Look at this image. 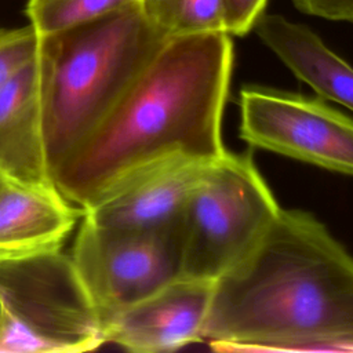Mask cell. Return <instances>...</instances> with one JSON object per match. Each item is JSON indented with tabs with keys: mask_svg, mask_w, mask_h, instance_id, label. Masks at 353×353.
I'll list each match as a JSON object with an SVG mask.
<instances>
[{
	"mask_svg": "<svg viewBox=\"0 0 353 353\" xmlns=\"http://www.w3.org/2000/svg\"><path fill=\"white\" fill-rule=\"evenodd\" d=\"M83 215L58 188L0 183V245L59 251Z\"/></svg>",
	"mask_w": 353,
	"mask_h": 353,
	"instance_id": "obj_12",
	"label": "cell"
},
{
	"mask_svg": "<svg viewBox=\"0 0 353 353\" xmlns=\"http://www.w3.org/2000/svg\"><path fill=\"white\" fill-rule=\"evenodd\" d=\"M345 352H353V336L346 341V343H345Z\"/></svg>",
	"mask_w": 353,
	"mask_h": 353,
	"instance_id": "obj_19",
	"label": "cell"
},
{
	"mask_svg": "<svg viewBox=\"0 0 353 353\" xmlns=\"http://www.w3.org/2000/svg\"><path fill=\"white\" fill-rule=\"evenodd\" d=\"M262 43L319 97L353 112V68L307 26L281 15H266L254 26Z\"/></svg>",
	"mask_w": 353,
	"mask_h": 353,
	"instance_id": "obj_11",
	"label": "cell"
},
{
	"mask_svg": "<svg viewBox=\"0 0 353 353\" xmlns=\"http://www.w3.org/2000/svg\"><path fill=\"white\" fill-rule=\"evenodd\" d=\"M40 40L30 23L17 29L0 28V90L39 54Z\"/></svg>",
	"mask_w": 353,
	"mask_h": 353,
	"instance_id": "obj_15",
	"label": "cell"
},
{
	"mask_svg": "<svg viewBox=\"0 0 353 353\" xmlns=\"http://www.w3.org/2000/svg\"><path fill=\"white\" fill-rule=\"evenodd\" d=\"M47 77L39 54L0 90V178L57 188L46 145Z\"/></svg>",
	"mask_w": 353,
	"mask_h": 353,
	"instance_id": "obj_9",
	"label": "cell"
},
{
	"mask_svg": "<svg viewBox=\"0 0 353 353\" xmlns=\"http://www.w3.org/2000/svg\"><path fill=\"white\" fill-rule=\"evenodd\" d=\"M138 1L139 0H28L26 15L37 33L46 36L94 21Z\"/></svg>",
	"mask_w": 353,
	"mask_h": 353,
	"instance_id": "obj_14",
	"label": "cell"
},
{
	"mask_svg": "<svg viewBox=\"0 0 353 353\" xmlns=\"http://www.w3.org/2000/svg\"><path fill=\"white\" fill-rule=\"evenodd\" d=\"M102 324L59 251L0 266V353L85 352Z\"/></svg>",
	"mask_w": 353,
	"mask_h": 353,
	"instance_id": "obj_5",
	"label": "cell"
},
{
	"mask_svg": "<svg viewBox=\"0 0 353 353\" xmlns=\"http://www.w3.org/2000/svg\"><path fill=\"white\" fill-rule=\"evenodd\" d=\"M54 252V251H52ZM48 254L47 251H40L34 248H21V247H6L0 245V266L8 261H15L21 258H29L34 255Z\"/></svg>",
	"mask_w": 353,
	"mask_h": 353,
	"instance_id": "obj_18",
	"label": "cell"
},
{
	"mask_svg": "<svg viewBox=\"0 0 353 353\" xmlns=\"http://www.w3.org/2000/svg\"><path fill=\"white\" fill-rule=\"evenodd\" d=\"M167 39L138 3L41 36L52 178L103 124Z\"/></svg>",
	"mask_w": 353,
	"mask_h": 353,
	"instance_id": "obj_3",
	"label": "cell"
},
{
	"mask_svg": "<svg viewBox=\"0 0 353 353\" xmlns=\"http://www.w3.org/2000/svg\"><path fill=\"white\" fill-rule=\"evenodd\" d=\"M226 30L230 36H244L254 30L268 0H222Z\"/></svg>",
	"mask_w": 353,
	"mask_h": 353,
	"instance_id": "obj_16",
	"label": "cell"
},
{
	"mask_svg": "<svg viewBox=\"0 0 353 353\" xmlns=\"http://www.w3.org/2000/svg\"><path fill=\"white\" fill-rule=\"evenodd\" d=\"M232 68L228 33L167 39L103 124L55 172L58 190L87 211L157 161L222 156Z\"/></svg>",
	"mask_w": 353,
	"mask_h": 353,
	"instance_id": "obj_2",
	"label": "cell"
},
{
	"mask_svg": "<svg viewBox=\"0 0 353 353\" xmlns=\"http://www.w3.org/2000/svg\"><path fill=\"white\" fill-rule=\"evenodd\" d=\"M211 280L179 277L120 310L103 324L105 343L134 353L171 352L204 342Z\"/></svg>",
	"mask_w": 353,
	"mask_h": 353,
	"instance_id": "obj_8",
	"label": "cell"
},
{
	"mask_svg": "<svg viewBox=\"0 0 353 353\" xmlns=\"http://www.w3.org/2000/svg\"><path fill=\"white\" fill-rule=\"evenodd\" d=\"M1 181H3V179H1V178H0V183H1Z\"/></svg>",
	"mask_w": 353,
	"mask_h": 353,
	"instance_id": "obj_20",
	"label": "cell"
},
{
	"mask_svg": "<svg viewBox=\"0 0 353 353\" xmlns=\"http://www.w3.org/2000/svg\"><path fill=\"white\" fill-rule=\"evenodd\" d=\"M352 336V255L313 215L283 208L215 280L203 330L218 352H345Z\"/></svg>",
	"mask_w": 353,
	"mask_h": 353,
	"instance_id": "obj_1",
	"label": "cell"
},
{
	"mask_svg": "<svg viewBox=\"0 0 353 353\" xmlns=\"http://www.w3.org/2000/svg\"><path fill=\"white\" fill-rule=\"evenodd\" d=\"M204 161L171 156L119 185L95 207L84 211L91 222L117 229H152L179 221L183 205L203 176Z\"/></svg>",
	"mask_w": 353,
	"mask_h": 353,
	"instance_id": "obj_10",
	"label": "cell"
},
{
	"mask_svg": "<svg viewBox=\"0 0 353 353\" xmlns=\"http://www.w3.org/2000/svg\"><path fill=\"white\" fill-rule=\"evenodd\" d=\"M295 7L309 15L353 23V0H292Z\"/></svg>",
	"mask_w": 353,
	"mask_h": 353,
	"instance_id": "obj_17",
	"label": "cell"
},
{
	"mask_svg": "<svg viewBox=\"0 0 353 353\" xmlns=\"http://www.w3.org/2000/svg\"><path fill=\"white\" fill-rule=\"evenodd\" d=\"M248 145L353 176V120L319 98L261 85L240 92Z\"/></svg>",
	"mask_w": 353,
	"mask_h": 353,
	"instance_id": "obj_7",
	"label": "cell"
},
{
	"mask_svg": "<svg viewBox=\"0 0 353 353\" xmlns=\"http://www.w3.org/2000/svg\"><path fill=\"white\" fill-rule=\"evenodd\" d=\"M280 207L250 153L225 150L190 192L181 218V277L215 281L262 240Z\"/></svg>",
	"mask_w": 353,
	"mask_h": 353,
	"instance_id": "obj_4",
	"label": "cell"
},
{
	"mask_svg": "<svg viewBox=\"0 0 353 353\" xmlns=\"http://www.w3.org/2000/svg\"><path fill=\"white\" fill-rule=\"evenodd\" d=\"M138 4L148 21L167 37L228 33L222 0H139Z\"/></svg>",
	"mask_w": 353,
	"mask_h": 353,
	"instance_id": "obj_13",
	"label": "cell"
},
{
	"mask_svg": "<svg viewBox=\"0 0 353 353\" xmlns=\"http://www.w3.org/2000/svg\"><path fill=\"white\" fill-rule=\"evenodd\" d=\"M69 261L103 330L116 313L181 277L179 221L152 229H117L83 215Z\"/></svg>",
	"mask_w": 353,
	"mask_h": 353,
	"instance_id": "obj_6",
	"label": "cell"
}]
</instances>
